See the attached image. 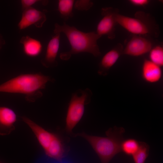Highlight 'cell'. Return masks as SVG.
I'll return each instance as SVG.
<instances>
[{"label":"cell","mask_w":163,"mask_h":163,"mask_svg":"<svg viewBox=\"0 0 163 163\" xmlns=\"http://www.w3.org/2000/svg\"><path fill=\"white\" fill-rule=\"evenodd\" d=\"M54 27V33L64 34L71 46L69 51L60 53V57L62 60H69L72 55L82 53H89L95 57L101 55L97 41L101 37L96 32H83L65 22L62 25L56 23Z\"/></svg>","instance_id":"cell-1"},{"label":"cell","mask_w":163,"mask_h":163,"mask_svg":"<svg viewBox=\"0 0 163 163\" xmlns=\"http://www.w3.org/2000/svg\"><path fill=\"white\" fill-rule=\"evenodd\" d=\"M54 81L40 73L21 74L0 85V92L23 94L26 100L33 102L42 96L41 90L47 83Z\"/></svg>","instance_id":"cell-2"},{"label":"cell","mask_w":163,"mask_h":163,"mask_svg":"<svg viewBox=\"0 0 163 163\" xmlns=\"http://www.w3.org/2000/svg\"><path fill=\"white\" fill-rule=\"evenodd\" d=\"M124 131L123 128L116 127L106 131V137L90 135L85 133H78L75 136L82 137L89 142L101 163H109L116 154L122 151L121 145Z\"/></svg>","instance_id":"cell-3"},{"label":"cell","mask_w":163,"mask_h":163,"mask_svg":"<svg viewBox=\"0 0 163 163\" xmlns=\"http://www.w3.org/2000/svg\"><path fill=\"white\" fill-rule=\"evenodd\" d=\"M116 20L117 24L136 35H149L155 37L159 35L158 25L149 14L143 11L137 12L134 18L125 16L118 13L116 15Z\"/></svg>","instance_id":"cell-4"},{"label":"cell","mask_w":163,"mask_h":163,"mask_svg":"<svg viewBox=\"0 0 163 163\" xmlns=\"http://www.w3.org/2000/svg\"><path fill=\"white\" fill-rule=\"evenodd\" d=\"M22 118L32 131L48 157L55 159L62 154L64 147L57 135L45 130L26 117H23Z\"/></svg>","instance_id":"cell-5"},{"label":"cell","mask_w":163,"mask_h":163,"mask_svg":"<svg viewBox=\"0 0 163 163\" xmlns=\"http://www.w3.org/2000/svg\"><path fill=\"white\" fill-rule=\"evenodd\" d=\"M92 93L88 88L79 89L72 93L69 104L66 119V130L69 133L82 119L84 114L85 105L91 100Z\"/></svg>","instance_id":"cell-6"},{"label":"cell","mask_w":163,"mask_h":163,"mask_svg":"<svg viewBox=\"0 0 163 163\" xmlns=\"http://www.w3.org/2000/svg\"><path fill=\"white\" fill-rule=\"evenodd\" d=\"M118 10L111 7H104L101 9L102 19L98 23L96 33L101 37L105 35L110 40L115 37V26L117 24L116 20Z\"/></svg>","instance_id":"cell-7"},{"label":"cell","mask_w":163,"mask_h":163,"mask_svg":"<svg viewBox=\"0 0 163 163\" xmlns=\"http://www.w3.org/2000/svg\"><path fill=\"white\" fill-rule=\"evenodd\" d=\"M152 43L149 39L135 35L127 43L123 49V54L138 56L149 53L152 47Z\"/></svg>","instance_id":"cell-8"},{"label":"cell","mask_w":163,"mask_h":163,"mask_svg":"<svg viewBox=\"0 0 163 163\" xmlns=\"http://www.w3.org/2000/svg\"><path fill=\"white\" fill-rule=\"evenodd\" d=\"M46 11H40L30 7L23 11L22 17L18 26L20 30L32 25L38 28L41 27L46 20Z\"/></svg>","instance_id":"cell-9"},{"label":"cell","mask_w":163,"mask_h":163,"mask_svg":"<svg viewBox=\"0 0 163 163\" xmlns=\"http://www.w3.org/2000/svg\"><path fill=\"white\" fill-rule=\"evenodd\" d=\"M123 50L122 45L119 43L107 52L99 63L98 74L102 76L107 75L110 68L116 62L121 54H123Z\"/></svg>","instance_id":"cell-10"},{"label":"cell","mask_w":163,"mask_h":163,"mask_svg":"<svg viewBox=\"0 0 163 163\" xmlns=\"http://www.w3.org/2000/svg\"><path fill=\"white\" fill-rule=\"evenodd\" d=\"M49 42L44 57L41 60L42 64L47 68L57 66L56 58L60 45V33L55 34Z\"/></svg>","instance_id":"cell-11"},{"label":"cell","mask_w":163,"mask_h":163,"mask_svg":"<svg viewBox=\"0 0 163 163\" xmlns=\"http://www.w3.org/2000/svg\"><path fill=\"white\" fill-rule=\"evenodd\" d=\"M17 115L11 108L0 106V135L10 134L15 129Z\"/></svg>","instance_id":"cell-12"},{"label":"cell","mask_w":163,"mask_h":163,"mask_svg":"<svg viewBox=\"0 0 163 163\" xmlns=\"http://www.w3.org/2000/svg\"><path fill=\"white\" fill-rule=\"evenodd\" d=\"M141 76L143 79L147 83L158 82L162 76L161 67L149 60L145 59L142 67Z\"/></svg>","instance_id":"cell-13"},{"label":"cell","mask_w":163,"mask_h":163,"mask_svg":"<svg viewBox=\"0 0 163 163\" xmlns=\"http://www.w3.org/2000/svg\"><path fill=\"white\" fill-rule=\"evenodd\" d=\"M20 43L23 45L24 53L28 56L35 57L41 52L42 46L40 42L29 36L22 37Z\"/></svg>","instance_id":"cell-14"},{"label":"cell","mask_w":163,"mask_h":163,"mask_svg":"<svg viewBox=\"0 0 163 163\" xmlns=\"http://www.w3.org/2000/svg\"><path fill=\"white\" fill-rule=\"evenodd\" d=\"M75 2L73 0L58 1V11L60 17L64 20L66 21L73 17V9Z\"/></svg>","instance_id":"cell-15"},{"label":"cell","mask_w":163,"mask_h":163,"mask_svg":"<svg viewBox=\"0 0 163 163\" xmlns=\"http://www.w3.org/2000/svg\"><path fill=\"white\" fill-rule=\"evenodd\" d=\"M149 147L145 143L139 142V146L132 156L135 163H145L149 155Z\"/></svg>","instance_id":"cell-16"},{"label":"cell","mask_w":163,"mask_h":163,"mask_svg":"<svg viewBox=\"0 0 163 163\" xmlns=\"http://www.w3.org/2000/svg\"><path fill=\"white\" fill-rule=\"evenodd\" d=\"M139 142L133 139L123 140L121 145V151L128 155L133 156L137 151Z\"/></svg>","instance_id":"cell-17"},{"label":"cell","mask_w":163,"mask_h":163,"mask_svg":"<svg viewBox=\"0 0 163 163\" xmlns=\"http://www.w3.org/2000/svg\"><path fill=\"white\" fill-rule=\"evenodd\" d=\"M149 60L155 64L162 67L163 66V48L157 45L152 48L149 51Z\"/></svg>","instance_id":"cell-18"},{"label":"cell","mask_w":163,"mask_h":163,"mask_svg":"<svg viewBox=\"0 0 163 163\" xmlns=\"http://www.w3.org/2000/svg\"><path fill=\"white\" fill-rule=\"evenodd\" d=\"M93 3L90 0H78L75 2V8L80 11H87L93 5Z\"/></svg>","instance_id":"cell-19"},{"label":"cell","mask_w":163,"mask_h":163,"mask_svg":"<svg viewBox=\"0 0 163 163\" xmlns=\"http://www.w3.org/2000/svg\"><path fill=\"white\" fill-rule=\"evenodd\" d=\"M42 1L38 0H21V3L22 11L32 7L33 5L39 2H41Z\"/></svg>","instance_id":"cell-20"},{"label":"cell","mask_w":163,"mask_h":163,"mask_svg":"<svg viewBox=\"0 0 163 163\" xmlns=\"http://www.w3.org/2000/svg\"><path fill=\"white\" fill-rule=\"evenodd\" d=\"M132 5L138 6H143L147 5L149 2L148 0H130L129 1Z\"/></svg>","instance_id":"cell-21"},{"label":"cell","mask_w":163,"mask_h":163,"mask_svg":"<svg viewBox=\"0 0 163 163\" xmlns=\"http://www.w3.org/2000/svg\"><path fill=\"white\" fill-rule=\"evenodd\" d=\"M5 42L2 35L0 34V49L2 46L5 44Z\"/></svg>","instance_id":"cell-22"},{"label":"cell","mask_w":163,"mask_h":163,"mask_svg":"<svg viewBox=\"0 0 163 163\" xmlns=\"http://www.w3.org/2000/svg\"><path fill=\"white\" fill-rule=\"evenodd\" d=\"M0 163H1V162H0Z\"/></svg>","instance_id":"cell-23"}]
</instances>
